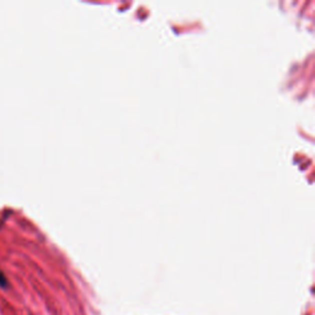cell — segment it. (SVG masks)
<instances>
[{
  "instance_id": "6da1fadb",
  "label": "cell",
  "mask_w": 315,
  "mask_h": 315,
  "mask_svg": "<svg viewBox=\"0 0 315 315\" xmlns=\"http://www.w3.org/2000/svg\"><path fill=\"white\" fill-rule=\"evenodd\" d=\"M0 287H1V288H6L7 287L6 276H5V275L2 274L1 271H0Z\"/></svg>"
}]
</instances>
